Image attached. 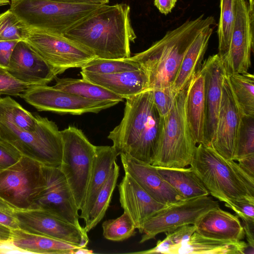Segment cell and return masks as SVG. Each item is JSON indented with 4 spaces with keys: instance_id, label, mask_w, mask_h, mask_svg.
<instances>
[{
    "instance_id": "44dd1931",
    "label": "cell",
    "mask_w": 254,
    "mask_h": 254,
    "mask_svg": "<svg viewBox=\"0 0 254 254\" xmlns=\"http://www.w3.org/2000/svg\"><path fill=\"white\" fill-rule=\"evenodd\" d=\"M80 73L82 78L101 86L123 99L150 89L148 76L142 68L109 74L83 71Z\"/></svg>"
},
{
    "instance_id": "d4e9b609",
    "label": "cell",
    "mask_w": 254,
    "mask_h": 254,
    "mask_svg": "<svg viewBox=\"0 0 254 254\" xmlns=\"http://www.w3.org/2000/svg\"><path fill=\"white\" fill-rule=\"evenodd\" d=\"M10 243L15 250L43 254H73L78 246L20 229L11 230Z\"/></svg>"
},
{
    "instance_id": "b9f144b4",
    "label": "cell",
    "mask_w": 254,
    "mask_h": 254,
    "mask_svg": "<svg viewBox=\"0 0 254 254\" xmlns=\"http://www.w3.org/2000/svg\"><path fill=\"white\" fill-rule=\"evenodd\" d=\"M225 206L235 212L242 220H254V200L243 199L225 203Z\"/></svg>"
},
{
    "instance_id": "52a82bcc",
    "label": "cell",
    "mask_w": 254,
    "mask_h": 254,
    "mask_svg": "<svg viewBox=\"0 0 254 254\" xmlns=\"http://www.w3.org/2000/svg\"><path fill=\"white\" fill-rule=\"evenodd\" d=\"M100 5L12 0L10 9L29 28L63 35Z\"/></svg>"
},
{
    "instance_id": "8992f818",
    "label": "cell",
    "mask_w": 254,
    "mask_h": 254,
    "mask_svg": "<svg viewBox=\"0 0 254 254\" xmlns=\"http://www.w3.org/2000/svg\"><path fill=\"white\" fill-rule=\"evenodd\" d=\"M36 116L37 124L34 131L21 129L10 123L0 121V139L11 145L22 156L43 166L59 167L63 150L61 130L55 122Z\"/></svg>"
},
{
    "instance_id": "d6a6232c",
    "label": "cell",
    "mask_w": 254,
    "mask_h": 254,
    "mask_svg": "<svg viewBox=\"0 0 254 254\" xmlns=\"http://www.w3.org/2000/svg\"><path fill=\"white\" fill-rule=\"evenodd\" d=\"M220 16L217 29L218 55L228 52L236 15V0H220Z\"/></svg>"
},
{
    "instance_id": "bcb514c9",
    "label": "cell",
    "mask_w": 254,
    "mask_h": 254,
    "mask_svg": "<svg viewBox=\"0 0 254 254\" xmlns=\"http://www.w3.org/2000/svg\"><path fill=\"white\" fill-rule=\"evenodd\" d=\"M242 221L248 245L249 247L254 249V220H243Z\"/></svg>"
},
{
    "instance_id": "7dc6e473",
    "label": "cell",
    "mask_w": 254,
    "mask_h": 254,
    "mask_svg": "<svg viewBox=\"0 0 254 254\" xmlns=\"http://www.w3.org/2000/svg\"><path fill=\"white\" fill-rule=\"evenodd\" d=\"M177 0H154V4L159 11L165 15L172 11Z\"/></svg>"
},
{
    "instance_id": "1f68e13d",
    "label": "cell",
    "mask_w": 254,
    "mask_h": 254,
    "mask_svg": "<svg viewBox=\"0 0 254 254\" xmlns=\"http://www.w3.org/2000/svg\"><path fill=\"white\" fill-rule=\"evenodd\" d=\"M0 121L10 123L21 129L28 131L36 130V115L24 109L9 96L0 98Z\"/></svg>"
},
{
    "instance_id": "f5cc1de1",
    "label": "cell",
    "mask_w": 254,
    "mask_h": 254,
    "mask_svg": "<svg viewBox=\"0 0 254 254\" xmlns=\"http://www.w3.org/2000/svg\"><path fill=\"white\" fill-rule=\"evenodd\" d=\"M249 9L250 11H254V0H249Z\"/></svg>"
},
{
    "instance_id": "c3c4849f",
    "label": "cell",
    "mask_w": 254,
    "mask_h": 254,
    "mask_svg": "<svg viewBox=\"0 0 254 254\" xmlns=\"http://www.w3.org/2000/svg\"><path fill=\"white\" fill-rule=\"evenodd\" d=\"M67 4H88L103 5L108 3L110 0H48Z\"/></svg>"
},
{
    "instance_id": "ba28073f",
    "label": "cell",
    "mask_w": 254,
    "mask_h": 254,
    "mask_svg": "<svg viewBox=\"0 0 254 254\" xmlns=\"http://www.w3.org/2000/svg\"><path fill=\"white\" fill-rule=\"evenodd\" d=\"M61 132L63 150L59 167L71 190L78 209L81 210L84 203L96 146L75 127L69 126Z\"/></svg>"
},
{
    "instance_id": "816d5d0a",
    "label": "cell",
    "mask_w": 254,
    "mask_h": 254,
    "mask_svg": "<svg viewBox=\"0 0 254 254\" xmlns=\"http://www.w3.org/2000/svg\"><path fill=\"white\" fill-rule=\"evenodd\" d=\"M8 245H10V243H4L0 242V253H6L5 251H6V250L5 249H3V247Z\"/></svg>"
},
{
    "instance_id": "f6af8a7d",
    "label": "cell",
    "mask_w": 254,
    "mask_h": 254,
    "mask_svg": "<svg viewBox=\"0 0 254 254\" xmlns=\"http://www.w3.org/2000/svg\"><path fill=\"white\" fill-rule=\"evenodd\" d=\"M237 161L240 167L250 177L254 179V154L242 158Z\"/></svg>"
},
{
    "instance_id": "ab89813d",
    "label": "cell",
    "mask_w": 254,
    "mask_h": 254,
    "mask_svg": "<svg viewBox=\"0 0 254 254\" xmlns=\"http://www.w3.org/2000/svg\"><path fill=\"white\" fill-rule=\"evenodd\" d=\"M152 90L154 105L160 116L164 118L170 112L176 95L171 87Z\"/></svg>"
},
{
    "instance_id": "681fc988",
    "label": "cell",
    "mask_w": 254,
    "mask_h": 254,
    "mask_svg": "<svg viewBox=\"0 0 254 254\" xmlns=\"http://www.w3.org/2000/svg\"><path fill=\"white\" fill-rule=\"evenodd\" d=\"M11 229L0 224V242L10 243Z\"/></svg>"
},
{
    "instance_id": "8d00e7d4",
    "label": "cell",
    "mask_w": 254,
    "mask_h": 254,
    "mask_svg": "<svg viewBox=\"0 0 254 254\" xmlns=\"http://www.w3.org/2000/svg\"><path fill=\"white\" fill-rule=\"evenodd\" d=\"M103 236L107 240L120 242L133 236L135 227L125 212L120 217L104 221L102 224Z\"/></svg>"
},
{
    "instance_id": "f907efd6",
    "label": "cell",
    "mask_w": 254,
    "mask_h": 254,
    "mask_svg": "<svg viewBox=\"0 0 254 254\" xmlns=\"http://www.w3.org/2000/svg\"><path fill=\"white\" fill-rule=\"evenodd\" d=\"M93 251L87 249L86 247H81L76 249L73 254H92Z\"/></svg>"
},
{
    "instance_id": "7c38bea8",
    "label": "cell",
    "mask_w": 254,
    "mask_h": 254,
    "mask_svg": "<svg viewBox=\"0 0 254 254\" xmlns=\"http://www.w3.org/2000/svg\"><path fill=\"white\" fill-rule=\"evenodd\" d=\"M19 97L38 111L74 115L98 113L119 103L86 99L47 85H31Z\"/></svg>"
},
{
    "instance_id": "e575fe53",
    "label": "cell",
    "mask_w": 254,
    "mask_h": 254,
    "mask_svg": "<svg viewBox=\"0 0 254 254\" xmlns=\"http://www.w3.org/2000/svg\"><path fill=\"white\" fill-rule=\"evenodd\" d=\"M194 225H185L165 233L166 237L159 240L156 246L147 250L132 253L139 254H174L175 251L187 242L195 232Z\"/></svg>"
},
{
    "instance_id": "5bb4252c",
    "label": "cell",
    "mask_w": 254,
    "mask_h": 254,
    "mask_svg": "<svg viewBox=\"0 0 254 254\" xmlns=\"http://www.w3.org/2000/svg\"><path fill=\"white\" fill-rule=\"evenodd\" d=\"M254 11L247 0H236V15L227 53L221 59L226 74L247 72L254 51Z\"/></svg>"
},
{
    "instance_id": "83f0119b",
    "label": "cell",
    "mask_w": 254,
    "mask_h": 254,
    "mask_svg": "<svg viewBox=\"0 0 254 254\" xmlns=\"http://www.w3.org/2000/svg\"><path fill=\"white\" fill-rule=\"evenodd\" d=\"M156 167L160 175L184 199L209 195L208 191L191 167L183 168Z\"/></svg>"
},
{
    "instance_id": "cb8c5ba5",
    "label": "cell",
    "mask_w": 254,
    "mask_h": 254,
    "mask_svg": "<svg viewBox=\"0 0 254 254\" xmlns=\"http://www.w3.org/2000/svg\"><path fill=\"white\" fill-rule=\"evenodd\" d=\"M186 114L197 144L204 142V76L200 67L191 78L186 100Z\"/></svg>"
},
{
    "instance_id": "4fadbf2b",
    "label": "cell",
    "mask_w": 254,
    "mask_h": 254,
    "mask_svg": "<svg viewBox=\"0 0 254 254\" xmlns=\"http://www.w3.org/2000/svg\"><path fill=\"white\" fill-rule=\"evenodd\" d=\"M42 171L44 186L35 197L32 209L44 210L78 228H82L79 222V209L60 167L43 166Z\"/></svg>"
},
{
    "instance_id": "d590c367",
    "label": "cell",
    "mask_w": 254,
    "mask_h": 254,
    "mask_svg": "<svg viewBox=\"0 0 254 254\" xmlns=\"http://www.w3.org/2000/svg\"><path fill=\"white\" fill-rule=\"evenodd\" d=\"M29 31V28L10 9L0 14V41H25Z\"/></svg>"
},
{
    "instance_id": "484cf974",
    "label": "cell",
    "mask_w": 254,
    "mask_h": 254,
    "mask_svg": "<svg viewBox=\"0 0 254 254\" xmlns=\"http://www.w3.org/2000/svg\"><path fill=\"white\" fill-rule=\"evenodd\" d=\"M213 30L211 26L205 28L187 50L172 86L175 95L186 87L200 68Z\"/></svg>"
},
{
    "instance_id": "8fae6325",
    "label": "cell",
    "mask_w": 254,
    "mask_h": 254,
    "mask_svg": "<svg viewBox=\"0 0 254 254\" xmlns=\"http://www.w3.org/2000/svg\"><path fill=\"white\" fill-rule=\"evenodd\" d=\"M217 207H219L218 201L209 195L184 199L166 205L145 222L139 243L182 226L194 225L206 212Z\"/></svg>"
},
{
    "instance_id": "74e56055",
    "label": "cell",
    "mask_w": 254,
    "mask_h": 254,
    "mask_svg": "<svg viewBox=\"0 0 254 254\" xmlns=\"http://www.w3.org/2000/svg\"><path fill=\"white\" fill-rule=\"evenodd\" d=\"M254 154V117L242 115L234 161Z\"/></svg>"
},
{
    "instance_id": "f35d334b",
    "label": "cell",
    "mask_w": 254,
    "mask_h": 254,
    "mask_svg": "<svg viewBox=\"0 0 254 254\" xmlns=\"http://www.w3.org/2000/svg\"><path fill=\"white\" fill-rule=\"evenodd\" d=\"M30 86L14 77L7 69L0 67V96H19Z\"/></svg>"
},
{
    "instance_id": "9a60e30c",
    "label": "cell",
    "mask_w": 254,
    "mask_h": 254,
    "mask_svg": "<svg viewBox=\"0 0 254 254\" xmlns=\"http://www.w3.org/2000/svg\"><path fill=\"white\" fill-rule=\"evenodd\" d=\"M20 229L49 237L79 247H86L89 238L83 228L40 209L15 210Z\"/></svg>"
},
{
    "instance_id": "e0dca14e",
    "label": "cell",
    "mask_w": 254,
    "mask_h": 254,
    "mask_svg": "<svg viewBox=\"0 0 254 254\" xmlns=\"http://www.w3.org/2000/svg\"><path fill=\"white\" fill-rule=\"evenodd\" d=\"M200 69L204 76V144L210 146L217 127L222 83L226 72L218 54L209 56L201 64Z\"/></svg>"
},
{
    "instance_id": "f1b7e54d",
    "label": "cell",
    "mask_w": 254,
    "mask_h": 254,
    "mask_svg": "<svg viewBox=\"0 0 254 254\" xmlns=\"http://www.w3.org/2000/svg\"><path fill=\"white\" fill-rule=\"evenodd\" d=\"M54 88L83 98L99 101L122 102L124 99L104 87L85 79L57 78Z\"/></svg>"
},
{
    "instance_id": "277c9868",
    "label": "cell",
    "mask_w": 254,
    "mask_h": 254,
    "mask_svg": "<svg viewBox=\"0 0 254 254\" xmlns=\"http://www.w3.org/2000/svg\"><path fill=\"white\" fill-rule=\"evenodd\" d=\"M190 166L209 194L219 201L254 200V179L235 161L225 159L211 147L198 144Z\"/></svg>"
},
{
    "instance_id": "db71d44e",
    "label": "cell",
    "mask_w": 254,
    "mask_h": 254,
    "mask_svg": "<svg viewBox=\"0 0 254 254\" xmlns=\"http://www.w3.org/2000/svg\"><path fill=\"white\" fill-rule=\"evenodd\" d=\"M9 0H0V6L5 5L9 4Z\"/></svg>"
},
{
    "instance_id": "2e32d148",
    "label": "cell",
    "mask_w": 254,
    "mask_h": 254,
    "mask_svg": "<svg viewBox=\"0 0 254 254\" xmlns=\"http://www.w3.org/2000/svg\"><path fill=\"white\" fill-rule=\"evenodd\" d=\"M241 116L226 74L222 83L217 127L210 146L228 160H234Z\"/></svg>"
},
{
    "instance_id": "d6986e66",
    "label": "cell",
    "mask_w": 254,
    "mask_h": 254,
    "mask_svg": "<svg viewBox=\"0 0 254 254\" xmlns=\"http://www.w3.org/2000/svg\"><path fill=\"white\" fill-rule=\"evenodd\" d=\"M120 155L125 173L132 177L155 200L168 205L184 200L160 175L155 166L124 154Z\"/></svg>"
},
{
    "instance_id": "ac0fdd59",
    "label": "cell",
    "mask_w": 254,
    "mask_h": 254,
    "mask_svg": "<svg viewBox=\"0 0 254 254\" xmlns=\"http://www.w3.org/2000/svg\"><path fill=\"white\" fill-rule=\"evenodd\" d=\"M7 70L17 79L31 85H47L58 75L25 41L16 44Z\"/></svg>"
},
{
    "instance_id": "f546056e",
    "label": "cell",
    "mask_w": 254,
    "mask_h": 254,
    "mask_svg": "<svg viewBox=\"0 0 254 254\" xmlns=\"http://www.w3.org/2000/svg\"><path fill=\"white\" fill-rule=\"evenodd\" d=\"M226 74L242 115L254 117V75L248 72Z\"/></svg>"
},
{
    "instance_id": "6da1fadb",
    "label": "cell",
    "mask_w": 254,
    "mask_h": 254,
    "mask_svg": "<svg viewBox=\"0 0 254 254\" xmlns=\"http://www.w3.org/2000/svg\"><path fill=\"white\" fill-rule=\"evenodd\" d=\"M130 9L127 3L101 5L63 35L97 58H129L130 43L136 38L131 25Z\"/></svg>"
},
{
    "instance_id": "7bdbcfd3",
    "label": "cell",
    "mask_w": 254,
    "mask_h": 254,
    "mask_svg": "<svg viewBox=\"0 0 254 254\" xmlns=\"http://www.w3.org/2000/svg\"><path fill=\"white\" fill-rule=\"evenodd\" d=\"M15 209L0 197V224L11 230L19 229Z\"/></svg>"
},
{
    "instance_id": "7402d4cb",
    "label": "cell",
    "mask_w": 254,
    "mask_h": 254,
    "mask_svg": "<svg viewBox=\"0 0 254 254\" xmlns=\"http://www.w3.org/2000/svg\"><path fill=\"white\" fill-rule=\"evenodd\" d=\"M194 225L196 227L195 232L208 238L239 241L245 236L239 217L222 210L220 207L206 212Z\"/></svg>"
},
{
    "instance_id": "30bf717a",
    "label": "cell",
    "mask_w": 254,
    "mask_h": 254,
    "mask_svg": "<svg viewBox=\"0 0 254 254\" xmlns=\"http://www.w3.org/2000/svg\"><path fill=\"white\" fill-rule=\"evenodd\" d=\"M59 74L83 66L96 58L89 50L63 35L29 28L25 40Z\"/></svg>"
},
{
    "instance_id": "836d02e7",
    "label": "cell",
    "mask_w": 254,
    "mask_h": 254,
    "mask_svg": "<svg viewBox=\"0 0 254 254\" xmlns=\"http://www.w3.org/2000/svg\"><path fill=\"white\" fill-rule=\"evenodd\" d=\"M142 68L132 57L122 59L95 58L88 62L81 71L97 74H109L136 70Z\"/></svg>"
},
{
    "instance_id": "7a4b0ae2",
    "label": "cell",
    "mask_w": 254,
    "mask_h": 254,
    "mask_svg": "<svg viewBox=\"0 0 254 254\" xmlns=\"http://www.w3.org/2000/svg\"><path fill=\"white\" fill-rule=\"evenodd\" d=\"M126 99L123 118L108 138L119 155L152 165L164 122L154 105L152 90L148 89Z\"/></svg>"
},
{
    "instance_id": "4316f807",
    "label": "cell",
    "mask_w": 254,
    "mask_h": 254,
    "mask_svg": "<svg viewBox=\"0 0 254 254\" xmlns=\"http://www.w3.org/2000/svg\"><path fill=\"white\" fill-rule=\"evenodd\" d=\"M244 241L213 239L194 232L174 254H244L248 248Z\"/></svg>"
},
{
    "instance_id": "3957f363",
    "label": "cell",
    "mask_w": 254,
    "mask_h": 254,
    "mask_svg": "<svg viewBox=\"0 0 254 254\" xmlns=\"http://www.w3.org/2000/svg\"><path fill=\"white\" fill-rule=\"evenodd\" d=\"M216 24L214 17L204 14L187 20L168 31L148 49L132 58L145 71L151 90L171 87L184 55L192 41L205 28Z\"/></svg>"
},
{
    "instance_id": "ffe728a7",
    "label": "cell",
    "mask_w": 254,
    "mask_h": 254,
    "mask_svg": "<svg viewBox=\"0 0 254 254\" xmlns=\"http://www.w3.org/2000/svg\"><path fill=\"white\" fill-rule=\"evenodd\" d=\"M122 207L141 233L145 222L166 205L153 199L128 174L118 185Z\"/></svg>"
},
{
    "instance_id": "603a6c76",
    "label": "cell",
    "mask_w": 254,
    "mask_h": 254,
    "mask_svg": "<svg viewBox=\"0 0 254 254\" xmlns=\"http://www.w3.org/2000/svg\"><path fill=\"white\" fill-rule=\"evenodd\" d=\"M118 155L119 154L113 145L96 146L84 203L79 216L84 222L87 219L99 192L107 180Z\"/></svg>"
},
{
    "instance_id": "ee69618b",
    "label": "cell",
    "mask_w": 254,
    "mask_h": 254,
    "mask_svg": "<svg viewBox=\"0 0 254 254\" xmlns=\"http://www.w3.org/2000/svg\"><path fill=\"white\" fill-rule=\"evenodd\" d=\"M18 41H0V67L7 69L12 53Z\"/></svg>"
},
{
    "instance_id": "4dcf8cb0",
    "label": "cell",
    "mask_w": 254,
    "mask_h": 254,
    "mask_svg": "<svg viewBox=\"0 0 254 254\" xmlns=\"http://www.w3.org/2000/svg\"><path fill=\"white\" fill-rule=\"evenodd\" d=\"M120 168L114 162L105 184L99 192L93 206L85 221L83 227L88 233L94 228L103 219L109 206L111 197L117 185Z\"/></svg>"
},
{
    "instance_id": "60d3db41",
    "label": "cell",
    "mask_w": 254,
    "mask_h": 254,
    "mask_svg": "<svg viewBox=\"0 0 254 254\" xmlns=\"http://www.w3.org/2000/svg\"><path fill=\"white\" fill-rule=\"evenodd\" d=\"M22 156L13 146L0 139V171L16 163Z\"/></svg>"
},
{
    "instance_id": "9c48e42d",
    "label": "cell",
    "mask_w": 254,
    "mask_h": 254,
    "mask_svg": "<svg viewBox=\"0 0 254 254\" xmlns=\"http://www.w3.org/2000/svg\"><path fill=\"white\" fill-rule=\"evenodd\" d=\"M42 166L22 156L16 163L0 171V197L15 209H32L44 184Z\"/></svg>"
},
{
    "instance_id": "5b68a950",
    "label": "cell",
    "mask_w": 254,
    "mask_h": 254,
    "mask_svg": "<svg viewBox=\"0 0 254 254\" xmlns=\"http://www.w3.org/2000/svg\"><path fill=\"white\" fill-rule=\"evenodd\" d=\"M190 80L176 95L170 112L163 118L160 142L153 166L183 168L190 165L197 146L186 114V100Z\"/></svg>"
}]
</instances>
